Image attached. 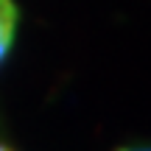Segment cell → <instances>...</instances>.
Returning a JSON list of instances; mask_svg holds the SVG:
<instances>
[{"mask_svg":"<svg viewBox=\"0 0 151 151\" xmlns=\"http://www.w3.org/2000/svg\"><path fill=\"white\" fill-rule=\"evenodd\" d=\"M0 151H14V148H9V146H3V143H0Z\"/></svg>","mask_w":151,"mask_h":151,"instance_id":"3","label":"cell"},{"mask_svg":"<svg viewBox=\"0 0 151 151\" xmlns=\"http://www.w3.org/2000/svg\"><path fill=\"white\" fill-rule=\"evenodd\" d=\"M115 151H151V146H120Z\"/></svg>","mask_w":151,"mask_h":151,"instance_id":"2","label":"cell"},{"mask_svg":"<svg viewBox=\"0 0 151 151\" xmlns=\"http://www.w3.org/2000/svg\"><path fill=\"white\" fill-rule=\"evenodd\" d=\"M17 25H20V9L14 0H0V65L9 59L14 48Z\"/></svg>","mask_w":151,"mask_h":151,"instance_id":"1","label":"cell"}]
</instances>
